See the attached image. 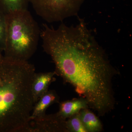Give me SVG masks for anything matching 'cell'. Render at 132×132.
<instances>
[{
    "instance_id": "1",
    "label": "cell",
    "mask_w": 132,
    "mask_h": 132,
    "mask_svg": "<svg viewBox=\"0 0 132 132\" xmlns=\"http://www.w3.org/2000/svg\"><path fill=\"white\" fill-rule=\"evenodd\" d=\"M43 50L55 66L56 75L71 85L100 116L115 108L113 78L120 72L111 64L83 20L75 26L62 23L57 29L42 24Z\"/></svg>"
},
{
    "instance_id": "2",
    "label": "cell",
    "mask_w": 132,
    "mask_h": 132,
    "mask_svg": "<svg viewBox=\"0 0 132 132\" xmlns=\"http://www.w3.org/2000/svg\"><path fill=\"white\" fill-rule=\"evenodd\" d=\"M35 68L28 61L0 60V132H26L35 102Z\"/></svg>"
},
{
    "instance_id": "3",
    "label": "cell",
    "mask_w": 132,
    "mask_h": 132,
    "mask_svg": "<svg viewBox=\"0 0 132 132\" xmlns=\"http://www.w3.org/2000/svg\"><path fill=\"white\" fill-rule=\"evenodd\" d=\"M6 33L4 56L28 61L36 52L40 29L27 9L5 15Z\"/></svg>"
},
{
    "instance_id": "4",
    "label": "cell",
    "mask_w": 132,
    "mask_h": 132,
    "mask_svg": "<svg viewBox=\"0 0 132 132\" xmlns=\"http://www.w3.org/2000/svg\"><path fill=\"white\" fill-rule=\"evenodd\" d=\"M36 14L49 23L77 14L85 0H28Z\"/></svg>"
},
{
    "instance_id": "5",
    "label": "cell",
    "mask_w": 132,
    "mask_h": 132,
    "mask_svg": "<svg viewBox=\"0 0 132 132\" xmlns=\"http://www.w3.org/2000/svg\"><path fill=\"white\" fill-rule=\"evenodd\" d=\"M66 121L57 113L46 114L30 121L26 132H67Z\"/></svg>"
},
{
    "instance_id": "6",
    "label": "cell",
    "mask_w": 132,
    "mask_h": 132,
    "mask_svg": "<svg viewBox=\"0 0 132 132\" xmlns=\"http://www.w3.org/2000/svg\"><path fill=\"white\" fill-rule=\"evenodd\" d=\"M55 72L35 73L32 84V92L35 104L48 90L51 83L55 80Z\"/></svg>"
},
{
    "instance_id": "7",
    "label": "cell",
    "mask_w": 132,
    "mask_h": 132,
    "mask_svg": "<svg viewBox=\"0 0 132 132\" xmlns=\"http://www.w3.org/2000/svg\"><path fill=\"white\" fill-rule=\"evenodd\" d=\"M60 97L54 90H48L34 104L30 116V121L46 114L50 106L59 102Z\"/></svg>"
},
{
    "instance_id": "8",
    "label": "cell",
    "mask_w": 132,
    "mask_h": 132,
    "mask_svg": "<svg viewBox=\"0 0 132 132\" xmlns=\"http://www.w3.org/2000/svg\"><path fill=\"white\" fill-rule=\"evenodd\" d=\"M89 108L87 101L80 97L60 103L59 111L57 113L60 117L67 120L75 114L79 113L81 110Z\"/></svg>"
},
{
    "instance_id": "9",
    "label": "cell",
    "mask_w": 132,
    "mask_h": 132,
    "mask_svg": "<svg viewBox=\"0 0 132 132\" xmlns=\"http://www.w3.org/2000/svg\"><path fill=\"white\" fill-rule=\"evenodd\" d=\"M79 114L87 132H100L103 131V125L100 120L88 108L82 109Z\"/></svg>"
},
{
    "instance_id": "10",
    "label": "cell",
    "mask_w": 132,
    "mask_h": 132,
    "mask_svg": "<svg viewBox=\"0 0 132 132\" xmlns=\"http://www.w3.org/2000/svg\"><path fill=\"white\" fill-rule=\"evenodd\" d=\"M28 0H0V11L6 15L11 12L27 9Z\"/></svg>"
},
{
    "instance_id": "11",
    "label": "cell",
    "mask_w": 132,
    "mask_h": 132,
    "mask_svg": "<svg viewBox=\"0 0 132 132\" xmlns=\"http://www.w3.org/2000/svg\"><path fill=\"white\" fill-rule=\"evenodd\" d=\"M79 113L66 120L67 132H87L81 120Z\"/></svg>"
},
{
    "instance_id": "12",
    "label": "cell",
    "mask_w": 132,
    "mask_h": 132,
    "mask_svg": "<svg viewBox=\"0 0 132 132\" xmlns=\"http://www.w3.org/2000/svg\"><path fill=\"white\" fill-rule=\"evenodd\" d=\"M6 27L5 15L0 11V50L4 52L6 41Z\"/></svg>"
},
{
    "instance_id": "13",
    "label": "cell",
    "mask_w": 132,
    "mask_h": 132,
    "mask_svg": "<svg viewBox=\"0 0 132 132\" xmlns=\"http://www.w3.org/2000/svg\"><path fill=\"white\" fill-rule=\"evenodd\" d=\"M2 52H1V51L0 50V60L2 59V57H3V55L2 54Z\"/></svg>"
}]
</instances>
